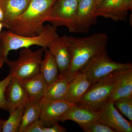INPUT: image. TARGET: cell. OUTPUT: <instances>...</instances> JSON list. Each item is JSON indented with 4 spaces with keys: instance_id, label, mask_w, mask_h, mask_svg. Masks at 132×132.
Returning a JSON list of instances; mask_svg holds the SVG:
<instances>
[{
    "instance_id": "cell-1",
    "label": "cell",
    "mask_w": 132,
    "mask_h": 132,
    "mask_svg": "<svg viewBox=\"0 0 132 132\" xmlns=\"http://www.w3.org/2000/svg\"><path fill=\"white\" fill-rule=\"evenodd\" d=\"M108 40V36L104 33H95L82 38L68 36L71 62L67 73L64 76L69 82L93 57L106 48Z\"/></svg>"
},
{
    "instance_id": "cell-2",
    "label": "cell",
    "mask_w": 132,
    "mask_h": 132,
    "mask_svg": "<svg viewBox=\"0 0 132 132\" xmlns=\"http://www.w3.org/2000/svg\"><path fill=\"white\" fill-rule=\"evenodd\" d=\"M56 0H31L28 6L7 29L22 36H34L43 31L51 9Z\"/></svg>"
},
{
    "instance_id": "cell-3",
    "label": "cell",
    "mask_w": 132,
    "mask_h": 132,
    "mask_svg": "<svg viewBox=\"0 0 132 132\" xmlns=\"http://www.w3.org/2000/svg\"><path fill=\"white\" fill-rule=\"evenodd\" d=\"M59 36L57 28L49 24L44 26L42 32L36 36H22L9 30L3 31L0 33V57L7 60L8 55L10 51L28 48L34 45L44 49L47 48Z\"/></svg>"
},
{
    "instance_id": "cell-4",
    "label": "cell",
    "mask_w": 132,
    "mask_h": 132,
    "mask_svg": "<svg viewBox=\"0 0 132 132\" xmlns=\"http://www.w3.org/2000/svg\"><path fill=\"white\" fill-rule=\"evenodd\" d=\"M122 71L111 73L93 83L89 90L75 105L98 112L109 100Z\"/></svg>"
},
{
    "instance_id": "cell-5",
    "label": "cell",
    "mask_w": 132,
    "mask_h": 132,
    "mask_svg": "<svg viewBox=\"0 0 132 132\" xmlns=\"http://www.w3.org/2000/svg\"><path fill=\"white\" fill-rule=\"evenodd\" d=\"M44 49L42 47L36 51L23 48L20 51L15 61L6 62L10 68L9 72L20 81L25 80L39 73Z\"/></svg>"
},
{
    "instance_id": "cell-6",
    "label": "cell",
    "mask_w": 132,
    "mask_h": 132,
    "mask_svg": "<svg viewBox=\"0 0 132 132\" xmlns=\"http://www.w3.org/2000/svg\"><path fill=\"white\" fill-rule=\"evenodd\" d=\"M130 69H132V64L113 61L105 48L93 57L80 72L85 73L93 83L111 73Z\"/></svg>"
},
{
    "instance_id": "cell-7",
    "label": "cell",
    "mask_w": 132,
    "mask_h": 132,
    "mask_svg": "<svg viewBox=\"0 0 132 132\" xmlns=\"http://www.w3.org/2000/svg\"><path fill=\"white\" fill-rule=\"evenodd\" d=\"M78 1L79 0H56L47 21L56 28L65 26L69 32L77 33L76 18Z\"/></svg>"
},
{
    "instance_id": "cell-8",
    "label": "cell",
    "mask_w": 132,
    "mask_h": 132,
    "mask_svg": "<svg viewBox=\"0 0 132 132\" xmlns=\"http://www.w3.org/2000/svg\"><path fill=\"white\" fill-rule=\"evenodd\" d=\"M97 121L108 126L116 132H132V122L123 118L111 101L107 102L98 111Z\"/></svg>"
},
{
    "instance_id": "cell-9",
    "label": "cell",
    "mask_w": 132,
    "mask_h": 132,
    "mask_svg": "<svg viewBox=\"0 0 132 132\" xmlns=\"http://www.w3.org/2000/svg\"><path fill=\"white\" fill-rule=\"evenodd\" d=\"M48 48L57 62L60 75H65L70 67L71 59L68 36H59Z\"/></svg>"
},
{
    "instance_id": "cell-10",
    "label": "cell",
    "mask_w": 132,
    "mask_h": 132,
    "mask_svg": "<svg viewBox=\"0 0 132 132\" xmlns=\"http://www.w3.org/2000/svg\"><path fill=\"white\" fill-rule=\"evenodd\" d=\"M39 119L45 127L59 123L61 116L70 107L74 105L65 100L42 102Z\"/></svg>"
},
{
    "instance_id": "cell-11",
    "label": "cell",
    "mask_w": 132,
    "mask_h": 132,
    "mask_svg": "<svg viewBox=\"0 0 132 132\" xmlns=\"http://www.w3.org/2000/svg\"><path fill=\"white\" fill-rule=\"evenodd\" d=\"M5 97L10 113L20 107L26 106L29 101L26 90L19 81L14 77L6 87Z\"/></svg>"
},
{
    "instance_id": "cell-12",
    "label": "cell",
    "mask_w": 132,
    "mask_h": 132,
    "mask_svg": "<svg viewBox=\"0 0 132 132\" xmlns=\"http://www.w3.org/2000/svg\"><path fill=\"white\" fill-rule=\"evenodd\" d=\"M94 0H79L76 18L77 33L87 32L97 23Z\"/></svg>"
},
{
    "instance_id": "cell-13",
    "label": "cell",
    "mask_w": 132,
    "mask_h": 132,
    "mask_svg": "<svg viewBox=\"0 0 132 132\" xmlns=\"http://www.w3.org/2000/svg\"><path fill=\"white\" fill-rule=\"evenodd\" d=\"M128 13L123 8L122 0H102L95 10L97 17L102 16L116 22L125 21Z\"/></svg>"
},
{
    "instance_id": "cell-14",
    "label": "cell",
    "mask_w": 132,
    "mask_h": 132,
    "mask_svg": "<svg viewBox=\"0 0 132 132\" xmlns=\"http://www.w3.org/2000/svg\"><path fill=\"white\" fill-rule=\"evenodd\" d=\"M92 84L85 73L79 72L69 83L65 100L71 104H76Z\"/></svg>"
},
{
    "instance_id": "cell-15",
    "label": "cell",
    "mask_w": 132,
    "mask_h": 132,
    "mask_svg": "<svg viewBox=\"0 0 132 132\" xmlns=\"http://www.w3.org/2000/svg\"><path fill=\"white\" fill-rule=\"evenodd\" d=\"M98 117V112L74 104L65 112L61 116L60 121L64 122L67 120L72 121L80 126L97 121Z\"/></svg>"
},
{
    "instance_id": "cell-16",
    "label": "cell",
    "mask_w": 132,
    "mask_h": 132,
    "mask_svg": "<svg viewBox=\"0 0 132 132\" xmlns=\"http://www.w3.org/2000/svg\"><path fill=\"white\" fill-rule=\"evenodd\" d=\"M31 0H0V7L4 14L3 27L6 28L14 20L27 9Z\"/></svg>"
},
{
    "instance_id": "cell-17",
    "label": "cell",
    "mask_w": 132,
    "mask_h": 132,
    "mask_svg": "<svg viewBox=\"0 0 132 132\" xmlns=\"http://www.w3.org/2000/svg\"><path fill=\"white\" fill-rule=\"evenodd\" d=\"M19 81L26 90L29 100L31 101H40L44 96L48 86L40 72L29 79Z\"/></svg>"
},
{
    "instance_id": "cell-18",
    "label": "cell",
    "mask_w": 132,
    "mask_h": 132,
    "mask_svg": "<svg viewBox=\"0 0 132 132\" xmlns=\"http://www.w3.org/2000/svg\"><path fill=\"white\" fill-rule=\"evenodd\" d=\"M132 96V69L121 71L109 101L113 102L122 97Z\"/></svg>"
},
{
    "instance_id": "cell-19",
    "label": "cell",
    "mask_w": 132,
    "mask_h": 132,
    "mask_svg": "<svg viewBox=\"0 0 132 132\" xmlns=\"http://www.w3.org/2000/svg\"><path fill=\"white\" fill-rule=\"evenodd\" d=\"M69 83L65 76L60 75L57 80L48 86L44 96L40 101L43 102L65 100Z\"/></svg>"
},
{
    "instance_id": "cell-20",
    "label": "cell",
    "mask_w": 132,
    "mask_h": 132,
    "mask_svg": "<svg viewBox=\"0 0 132 132\" xmlns=\"http://www.w3.org/2000/svg\"><path fill=\"white\" fill-rule=\"evenodd\" d=\"M44 52V58L41 64L40 72L49 86L59 79L60 75L54 57L47 48H45Z\"/></svg>"
},
{
    "instance_id": "cell-21",
    "label": "cell",
    "mask_w": 132,
    "mask_h": 132,
    "mask_svg": "<svg viewBox=\"0 0 132 132\" xmlns=\"http://www.w3.org/2000/svg\"><path fill=\"white\" fill-rule=\"evenodd\" d=\"M42 103L29 101L24 108L21 123L18 132H24L29 125L39 119Z\"/></svg>"
},
{
    "instance_id": "cell-22",
    "label": "cell",
    "mask_w": 132,
    "mask_h": 132,
    "mask_svg": "<svg viewBox=\"0 0 132 132\" xmlns=\"http://www.w3.org/2000/svg\"><path fill=\"white\" fill-rule=\"evenodd\" d=\"M25 106L17 108L13 112L10 113V115L7 120H5L2 132H18L21 123L22 115Z\"/></svg>"
},
{
    "instance_id": "cell-23",
    "label": "cell",
    "mask_w": 132,
    "mask_h": 132,
    "mask_svg": "<svg viewBox=\"0 0 132 132\" xmlns=\"http://www.w3.org/2000/svg\"><path fill=\"white\" fill-rule=\"evenodd\" d=\"M113 102L117 110L132 122V96L120 98Z\"/></svg>"
},
{
    "instance_id": "cell-24",
    "label": "cell",
    "mask_w": 132,
    "mask_h": 132,
    "mask_svg": "<svg viewBox=\"0 0 132 132\" xmlns=\"http://www.w3.org/2000/svg\"><path fill=\"white\" fill-rule=\"evenodd\" d=\"M80 126L86 132H116L111 128L98 121H93Z\"/></svg>"
},
{
    "instance_id": "cell-25",
    "label": "cell",
    "mask_w": 132,
    "mask_h": 132,
    "mask_svg": "<svg viewBox=\"0 0 132 132\" xmlns=\"http://www.w3.org/2000/svg\"><path fill=\"white\" fill-rule=\"evenodd\" d=\"M13 77L12 74L9 72L6 78L0 81V108L6 111H7V107L5 100V90Z\"/></svg>"
},
{
    "instance_id": "cell-26",
    "label": "cell",
    "mask_w": 132,
    "mask_h": 132,
    "mask_svg": "<svg viewBox=\"0 0 132 132\" xmlns=\"http://www.w3.org/2000/svg\"><path fill=\"white\" fill-rule=\"evenodd\" d=\"M44 127L41 121L38 119L29 125L24 132H44Z\"/></svg>"
},
{
    "instance_id": "cell-27",
    "label": "cell",
    "mask_w": 132,
    "mask_h": 132,
    "mask_svg": "<svg viewBox=\"0 0 132 132\" xmlns=\"http://www.w3.org/2000/svg\"><path fill=\"white\" fill-rule=\"evenodd\" d=\"M67 130L63 127L56 123L52 126L49 127H45L44 128V132H65Z\"/></svg>"
},
{
    "instance_id": "cell-28",
    "label": "cell",
    "mask_w": 132,
    "mask_h": 132,
    "mask_svg": "<svg viewBox=\"0 0 132 132\" xmlns=\"http://www.w3.org/2000/svg\"><path fill=\"white\" fill-rule=\"evenodd\" d=\"M123 8L126 12L132 9V0H122Z\"/></svg>"
},
{
    "instance_id": "cell-29",
    "label": "cell",
    "mask_w": 132,
    "mask_h": 132,
    "mask_svg": "<svg viewBox=\"0 0 132 132\" xmlns=\"http://www.w3.org/2000/svg\"><path fill=\"white\" fill-rule=\"evenodd\" d=\"M7 61V60L3 59V58L0 57V69L2 67V66H3L4 64L6 63Z\"/></svg>"
},
{
    "instance_id": "cell-30",
    "label": "cell",
    "mask_w": 132,
    "mask_h": 132,
    "mask_svg": "<svg viewBox=\"0 0 132 132\" xmlns=\"http://www.w3.org/2000/svg\"><path fill=\"white\" fill-rule=\"evenodd\" d=\"M4 14H3V12L2 9L0 7V21H3V20H4Z\"/></svg>"
},
{
    "instance_id": "cell-31",
    "label": "cell",
    "mask_w": 132,
    "mask_h": 132,
    "mask_svg": "<svg viewBox=\"0 0 132 132\" xmlns=\"http://www.w3.org/2000/svg\"><path fill=\"white\" fill-rule=\"evenodd\" d=\"M5 120L0 118V132H2L3 127L5 122Z\"/></svg>"
},
{
    "instance_id": "cell-32",
    "label": "cell",
    "mask_w": 132,
    "mask_h": 132,
    "mask_svg": "<svg viewBox=\"0 0 132 132\" xmlns=\"http://www.w3.org/2000/svg\"><path fill=\"white\" fill-rule=\"evenodd\" d=\"M102 0H94V5L95 10L98 6L99 4L101 2Z\"/></svg>"
},
{
    "instance_id": "cell-33",
    "label": "cell",
    "mask_w": 132,
    "mask_h": 132,
    "mask_svg": "<svg viewBox=\"0 0 132 132\" xmlns=\"http://www.w3.org/2000/svg\"><path fill=\"white\" fill-rule=\"evenodd\" d=\"M3 27V24L2 22L0 21V33L1 32L2 28Z\"/></svg>"
}]
</instances>
